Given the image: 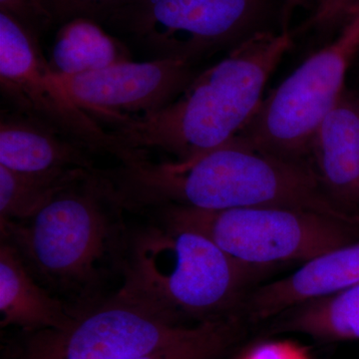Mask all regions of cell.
<instances>
[{
	"instance_id": "1",
	"label": "cell",
	"mask_w": 359,
	"mask_h": 359,
	"mask_svg": "<svg viewBox=\"0 0 359 359\" xmlns=\"http://www.w3.org/2000/svg\"><path fill=\"white\" fill-rule=\"evenodd\" d=\"M101 171L130 212L165 207L205 211L280 207L359 226V218L330 199L311 161L268 154L235 139L188 162L138 158Z\"/></svg>"
},
{
	"instance_id": "2",
	"label": "cell",
	"mask_w": 359,
	"mask_h": 359,
	"mask_svg": "<svg viewBox=\"0 0 359 359\" xmlns=\"http://www.w3.org/2000/svg\"><path fill=\"white\" fill-rule=\"evenodd\" d=\"M125 212L95 168L33 218L0 221L1 240L11 243L32 276L77 316L109 297L106 285L113 278L123 283L131 235Z\"/></svg>"
},
{
	"instance_id": "3",
	"label": "cell",
	"mask_w": 359,
	"mask_h": 359,
	"mask_svg": "<svg viewBox=\"0 0 359 359\" xmlns=\"http://www.w3.org/2000/svg\"><path fill=\"white\" fill-rule=\"evenodd\" d=\"M289 30H259L197 76L158 114L110 133L122 150L119 162L151 151L188 162L228 143L261 105L269 78L292 47Z\"/></svg>"
},
{
	"instance_id": "4",
	"label": "cell",
	"mask_w": 359,
	"mask_h": 359,
	"mask_svg": "<svg viewBox=\"0 0 359 359\" xmlns=\"http://www.w3.org/2000/svg\"><path fill=\"white\" fill-rule=\"evenodd\" d=\"M159 223L131 231L122 285L180 323L238 316L252 285L275 268L238 261L199 231Z\"/></svg>"
},
{
	"instance_id": "5",
	"label": "cell",
	"mask_w": 359,
	"mask_h": 359,
	"mask_svg": "<svg viewBox=\"0 0 359 359\" xmlns=\"http://www.w3.org/2000/svg\"><path fill=\"white\" fill-rule=\"evenodd\" d=\"M358 51L359 1L339 36L263 99L233 139L278 157L311 161L314 134L346 92L347 71Z\"/></svg>"
},
{
	"instance_id": "6",
	"label": "cell",
	"mask_w": 359,
	"mask_h": 359,
	"mask_svg": "<svg viewBox=\"0 0 359 359\" xmlns=\"http://www.w3.org/2000/svg\"><path fill=\"white\" fill-rule=\"evenodd\" d=\"M205 323H180L121 285L65 330L20 334L6 359L138 358L193 339Z\"/></svg>"
},
{
	"instance_id": "7",
	"label": "cell",
	"mask_w": 359,
	"mask_h": 359,
	"mask_svg": "<svg viewBox=\"0 0 359 359\" xmlns=\"http://www.w3.org/2000/svg\"><path fill=\"white\" fill-rule=\"evenodd\" d=\"M152 212L161 221L201 231L231 257L257 266L304 264L359 238L358 224L290 208L165 207Z\"/></svg>"
},
{
	"instance_id": "8",
	"label": "cell",
	"mask_w": 359,
	"mask_h": 359,
	"mask_svg": "<svg viewBox=\"0 0 359 359\" xmlns=\"http://www.w3.org/2000/svg\"><path fill=\"white\" fill-rule=\"evenodd\" d=\"M271 0H135L104 23L151 59L197 65L259 32Z\"/></svg>"
},
{
	"instance_id": "9",
	"label": "cell",
	"mask_w": 359,
	"mask_h": 359,
	"mask_svg": "<svg viewBox=\"0 0 359 359\" xmlns=\"http://www.w3.org/2000/svg\"><path fill=\"white\" fill-rule=\"evenodd\" d=\"M0 90L8 109L43 123L90 153L122 155L117 140L80 109L50 69L39 40L0 13Z\"/></svg>"
},
{
	"instance_id": "10",
	"label": "cell",
	"mask_w": 359,
	"mask_h": 359,
	"mask_svg": "<svg viewBox=\"0 0 359 359\" xmlns=\"http://www.w3.org/2000/svg\"><path fill=\"white\" fill-rule=\"evenodd\" d=\"M198 73L196 65L186 61L151 59L72 76L56 75L73 102L113 133L165 109Z\"/></svg>"
},
{
	"instance_id": "11",
	"label": "cell",
	"mask_w": 359,
	"mask_h": 359,
	"mask_svg": "<svg viewBox=\"0 0 359 359\" xmlns=\"http://www.w3.org/2000/svg\"><path fill=\"white\" fill-rule=\"evenodd\" d=\"M358 283L359 240L314 257L282 280L252 290L243 304V313L255 323L269 320Z\"/></svg>"
},
{
	"instance_id": "12",
	"label": "cell",
	"mask_w": 359,
	"mask_h": 359,
	"mask_svg": "<svg viewBox=\"0 0 359 359\" xmlns=\"http://www.w3.org/2000/svg\"><path fill=\"white\" fill-rule=\"evenodd\" d=\"M311 161L330 199L359 218V95L344 92L321 123Z\"/></svg>"
},
{
	"instance_id": "13",
	"label": "cell",
	"mask_w": 359,
	"mask_h": 359,
	"mask_svg": "<svg viewBox=\"0 0 359 359\" xmlns=\"http://www.w3.org/2000/svg\"><path fill=\"white\" fill-rule=\"evenodd\" d=\"M0 166L44 175L95 169L91 153L43 123L4 108L0 116Z\"/></svg>"
},
{
	"instance_id": "14",
	"label": "cell",
	"mask_w": 359,
	"mask_h": 359,
	"mask_svg": "<svg viewBox=\"0 0 359 359\" xmlns=\"http://www.w3.org/2000/svg\"><path fill=\"white\" fill-rule=\"evenodd\" d=\"M0 327H16L20 334L65 330L76 314L45 289L27 269L11 243H0Z\"/></svg>"
},
{
	"instance_id": "15",
	"label": "cell",
	"mask_w": 359,
	"mask_h": 359,
	"mask_svg": "<svg viewBox=\"0 0 359 359\" xmlns=\"http://www.w3.org/2000/svg\"><path fill=\"white\" fill-rule=\"evenodd\" d=\"M132 60L128 45L95 20L74 18L59 25L47 59L55 74L72 76Z\"/></svg>"
},
{
	"instance_id": "16",
	"label": "cell",
	"mask_w": 359,
	"mask_h": 359,
	"mask_svg": "<svg viewBox=\"0 0 359 359\" xmlns=\"http://www.w3.org/2000/svg\"><path fill=\"white\" fill-rule=\"evenodd\" d=\"M285 313L275 332L306 334L321 341L359 340V283Z\"/></svg>"
},
{
	"instance_id": "17",
	"label": "cell",
	"mask_w": 359,
	"mask_h": 359,
	"mask_svg": "<svg viewBox=\"0 0 359 359\" xmlns=\"http://www.w3.org/2000/svg\"><path fill=\"white\" fill-rule=\"evenodd\" d=\"M90 172L72 169L32 175L16 173L0 166V221L25 222L33 218L55 196L84 179Z\"/></svg>"
},
{
	"instance_id": "18",
	"label": "cell",
	"mask_w": 359,
	"mask_h": 359,
	"mask_svg": "<svg viewBox=\"0 0 359 359\" xmlns=\"http://www.w3.org/2000/svg\"><path fill=\"white\" fill-rule=\"evenodd\" d=\"M240 318L207 321L193 339L134 359H222L240 337Z\"/></svg>"
},
{
	"instance_id": "19",
	"label": "cell",
	"mask_w": 359,
	"mask_h": 359,
	"mask_svg": "<svg viewBox=\"0 0 359 359\" xmlns=\"http://www.w3.org/2000/svg\"><path fill=\"white\" fill-rule=\"evenodd\" d=\"M56 25L74 18H89L104 25L111 16L135 0H44Z\"/></svg>"
},
{
	"instance_id": "20",
	"label": "cell",
	"mask_w": 359,
	"mask_h": 359,
	"mask_svg": "<svg viewBox=\"0 0 359 359\" xmlns=\"http://www.w3.org/2000/svg\"><path fill=\"white\" fill-rule=\"evenodd\" d=\"M0 13L8 14L39 40L56 25L44 0H0Z\"/></svg>"
},
{
	"instance_id": "21",
	"label": "cell",
	"mask_w": 359,
	"mask_h": 359,
	"mask_svg": "<svg viewBox=\"0 0 359 359\" xmlns=\"http://www.w3.org/2000/svg\"><path fill=\"white\" fill-rule=\"evenodd\" d=\"M316 2L309 25L321 30L334 27L344 16L351 14L358 4L356 0H316Z\"/></svg>"
},
{
	"instance_id": "22",
	"label": "cell",
	"mask_w": 359,
	"mask_h": 359,
	"mask_svg": "<svg viewBox=\"0 0 359 359\" xmlns=\"http://www.w3.org/2000/svg\"><path fill=\"white\" fill-rule=\"evenodd\" d=\"M238 359H311L308 351L292 341L276 340L250 347Z\"/></svg>"
},
{
	"instance_id": "23",
	"label": "cell",
	"mask_w": 359,
	"mask_h": 359,
	"mask_svg": "<svg viewBox=\"0 0 359 359\" xmlns=\"http://www.w3.org/2000/svg\"><path fill=\"white\" fill-rule=\"evenodd\" d=\"M313 1L314 0H283L282 11H280L282 30H289L290 21L292 20L294 14Z\"/></svg>"
}]
</instances>
